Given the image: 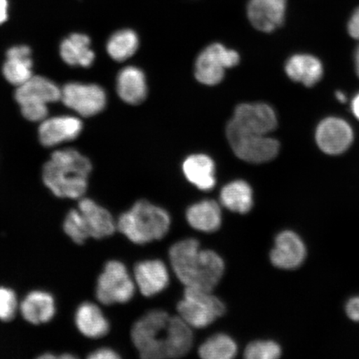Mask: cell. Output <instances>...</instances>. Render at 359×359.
<instances>
[{"mask_svg":"<svg viewBox=\"0 0 359 359\" xmlns=\"http://www.w3.org/2000/svg\"><path fill=\"white\" fill-rule=\"evenodd\" d=\"M78 209L83 215L90 238L102 239L114 235L118 230L116 222L106 208L92 199H79Z\"/></svg>","mask_w":359,"mask_h":359,"instance_id":"cell-16","label":"cell"},{"mask_svg":"<svg viewBox=\"0 0 359 359\" xmlns=\"http://www.w3.org/2000/svg\"><path fill=\"white\" fill-rule=\"evenodd\" d=\"M6 57L3 74L8 83L19 87L33 77V61L29 47L25 45L12 47L7 51Z\"/></svg>","mask_w":359,"mask_h":359,"instance_id":"cell-19","label":"cell"},{"mask_svg":"<svg viewBox=\"0 0 359 359\" xmlns=\"http://www.w3.org/2000/svg\"><path fill=\"white\" fill-rule=\"evenodd\" d=\"M285 72L290 79L307 87H312L320 82L324 74L321 62L308 55L292 56L286 62Z\"/></svg>","mask_w":359,"mask_h":359,"instance_id":"cell-24","label":"cell"},{"mask_svg":"<svg viewBox=\"0 0 359 359\" xmlns=\"http://www.w3.org/2000/svg\"><path fill=\"white\" fill-rule=\"evenodd\" d=\"M19 303L15 291L0 287V320L8 322L15 317Z\"/></svg>","mask_w":359,"mask_h":359,"instance_id":"cell-31","label":"cell"},{"mask_svg":"<svg viewBox=\"0 0 359 359\" xmlns=\"http://www.w3.org/2000/svg\"><path fill=\"white\" fill-rule=\"evenodd\" d=\"M138 47L137 34L131 29H123L111 36L107 43V51L112 60L124 62L135 55Z\"/></svg>","mask_w":359,"mask_h":359,"instance_id":"cell-27","label":"cell"},{"mask_svg":"<svg viewBox=\"0 0 359 359\" xmlns=\"http://www.w3.org/2000/svg\"><path fill=\"white\" fill-rule=\"evenodd\" d=\"M75 324L80 333L90 339H100L109 333L110 325L97 304L85 302L75 314Z\"/></svg>","mask_w":359,"mask_h":359,"instance_id":"cell-22","label":"cell"},{"mask_svg":"<svg viewBox=\"0 0 359 359\" xmlns=\"http://www.w3.org/2000/svg\"><path fill=\"white\" fill-rule=\"evenodd\" d=\"M20 309L22 318L30 324H45L55 316V299L47 292L33 291L22 300Z\"/></svg>","mask_w":359,"mask_h":359,"instance_id":"cell-20","label":"cell"},{"mask_svg":"<svg viewBox=\"0 0 359 359\" xmlns=\"http://www.w3.org/2000/svg\"><path fill=\"white\" fill-rule=\"evenodd\" d=\"M188 223L195 230L212 233L222 226L221 206L213 200H204L190 206L187 210Z\"/></svg>","mask_w":359,"mask_h":359,"instance_id":"cell-23","label":"cell"},{"mask_svg":"<svg viewBox=\"0 0 359 359\" xmlns=\"http://www.w3.org/2000/svg\"><path fill=\"white\" fill-rule=\"evenodd\" d=\"M237 352V345L230 336L217 334L202 344L198 353L205 359H231Z\"/></svg>","mask_w":359,"mask_h":359,"instance_id":"cell-28","label":"cell"},{"mask_svg":"<svg viewBox=\"0 0 359 359\" xmlns=\"http://www.w3.org/2000/svg\"><path fill=\"white\" fill-rule=\"evenodd\" d=\"M90 46L91 40L86 34H71L60 45L62 60L70 66L88 67L95 60V53Z\"/></svg>","mask_w":359,"mask_h":359,"instance_id":"cell-25","label":"cell"},{"mask_svg":"<svg viewBox=\"0 0 359 359\" xmlns=\"http://www.w3.org/2000/svg\"><path fill=\"white\" fill-rule=\"evenodd\" d=\"M306 257V248L296 233L285 231L276 238L271 252V263L282 269H294L302 266Z\"/></svg>","mask_w":359,"mask_h":359,"instance_id":"cell-13","label":"cell"},{"mask_svg":"<svg viewBox=\"0 0 359 359\" xmlns=\"http://www.w3.org/2000/svg\"><path fill=\"white\" fill-rule=\"evenodd\" d=\"M348 29L352 38L359 40V8L353 12L348 22Z\"/></svg>","mask_w":359,"mask_h":359,"instance_id":"cell-34","label":"cell"},{"mask_svg":"<svg viewBox=\"0 0 359 359\" xmlns=\"http://www.w3.org/2000/svg\"><path fill=\"white\" fill-rule=\"evenodd\" d=\"M132 340L141 358H177L187 355L193 344L191 327L180 316L154 309L135 323Z\"/></svg>","mask_w":359,"mask_h":359,"instance_id":"cell-1","label":"cell"},{"mask_svg":"<svg viewBox=\"0 0 359 359\" xmlns=\"http://www.w3.org/2000/svg\"><path fill=\"white\" fill-rule=\"evenodd\" d=\"M61 89L64 104L84 118L100 114L105 109L106 93L97 84L69 83Z\"/></svg>","mask_w":359,"mask_h":359,"instance_id":"cell-9","label":"cell"},{"mask_svg":"<svg viewBox=\"0 0 359 359\" xmlns=\"http://www.w3.org/2000/svg\"><path fill=\"white\" fill-rule=\"evenodd\" d=\"M287 0H250L247 13L255 29L271 33L285 21Z\"/></svg>","mask_w":359,"mask_h":359,"instance_id":"cell-14","label":"cell"},{"mask_svg":"<svg viewBox=\"0 0 359 359\" xmlns=\"http://www.w3.org/2000/svg\"><path fill=\"white\" fill-rule=\"evenodd\" d=\"M355 66H356L357 74L359 77V45L355 51Z\"/></svg>","mask_w":359,"mask_h":359,"instance_id":"cell-39","label":"cell"},{"mask_svg":"<svg viewBox=\"0 0 359 359\" xmlns=\"http://www.w3.org/2000/svg\"><path fill=\"white\" fill-rule=\"evenodd\" d=\"M120 356L111 348H100L88 356L90 359H116Z\"/></svg>","mask_w":359,"mask_h":359,"instance_id":"cell-33","label":"cell"},{"mask_svg":"<svg viewBox=\"0 0 359 359\" xmlns=\"http://www.w3.org/2000/svg\"><path fill=\"white\" fill-rule=\"evenodd\" d=\"M116 226L129 241L143 245L163 239L168 234L170 217L167 210L142 200L121 215Z\"/></svg>","mask_w":359,"mask_h":359,"instance_id":"cell-4","label":"cell"},{"mask_svg":"<svg viewBox=\"0 0 359 359\" xmlns=\"http://www.w3.org/2000/svg\"><path fill=\"white\" fill-rule=\"evenodd\" d=\"M8 0H0V25L8 19Z\"/></svg>","mask_w":359,"mask_h":359,"instance_id":"cell-36","label":"cell"},{"mask_svg":"<svg viewBox=\"0 0 359 359\" xmlns=\"http://www.w3.org/2000/svg\"><path fill=\"white\" fill-rule=\"evenodd\" d=\"M281 355L279 344L273 341H255L246 347L244 357L248 359H276Z\"/></svg>","mask_w":359,"mask_h":359,"instance_id":"cell-30","label":"cell"},{"mask_svg":"<svg viewBox=\"0 0 359 359\" xmlns=\"http://www.w3.org/2000/svg\"><path fill=\"white\" fill-rule=\"evenodd\" d=\"M183 173L188 182L201 191H210L215 186L214 161L205 154L188 156L182 165Z\"/></svg>","mask_w":359,"mask_h":359,"instance_id":"cell-21","label":"cell"},{"mask_svg":"<svg viewBox=\"0 0 359 359\" xmlns=\"http://www.w3.org/2000/svg\"><path fill=\"white\" fill-rule=\"evenodd\" d=\"M226 137L235 154L247 163H268L279 154L280 143L276 139L246 131L231 120L227 124Z\"/></svg>","mask_w":359,"mask_h":359,"instance_id":"cell-5","label":"cell"},{"mask_svg":"<svg viewBox=\"0 0 359 359\" xmlns=\"http://www.w3.org/2000/svg\"><path fill=\"white\" fill-rule=\"evenodd\" d=\"M242 129L255 133L267 135L277 128L276 111L266 103H242L235 109L231 119Z\"/></svg>","mask_w":359,"mask_h":359,"instance_id":"cell-10","label":"cell"},{"mask_svg":"<svg viewBox=\"0 0 359 359\" xmlns=\"http://www.w3.org/2000/svg\"><path fill=\"white\" fill-rule=\"evenodd\" d=\"M116 91L121 100L131 105L140 104L146 100L147 85L144 73L137 67L128 66L119 72Z\"/></svg>","mask_w":359,"mask_h":359,"instance_id":"cell-18","label":"cell"},{"mask_svg":"<svg viewBox=\"0 0 359 359\" xmlns=\"http://www.w3.org/2000/svg\"><path fill=\"white\" fill-rule=\"evenodd\" d=\"M316 137L318 147L325 154L339 155L351 146L353 133L343 119L330 118L318 126Z\"/></svg>","mask_w":359,"mask_h":359,"instance_id":"cell-11","label":"cell"},{"mask_svg":"<svg viewBox=\"0 0 359 359\" xmlns=\"http://www.w3.org/2000/svg\"><path fill=\"white\" fill-rule=\"evenodd\" d=\"M346 312L352 320L359 322V296L349 300L346 306Z\"/></svg>","mask_w":359,"mask_h":359,"instance_id":"cell-35","label":"cell"},{"mask_svg":"<svg viewBox=\"0 0 359 359\" xmlns=\"http://www.w3.org/2000/svg\"><path fill=\"white\" fill-rule=\"evenodd\" d=\"M240 55L221 43H212L202 51L196 61L195 76L202 84L214 86L222 82L224 69L239 65Z\"/></svg>","mask_w":359,"mask_h":359,"instance_id":"cell-8","label":"cell"},{"mask_svg":"<svg viewBox=\"0 0 359 359\" xmlns=\"http://www.w3.org/2000/svg\"><path fill=\"white\" fill-rule=\"evenodd\" d=\"M352 110L354 116L359 120V93L353 98L352 102Z\"/></svg>","mask_w":359,"mask_h":359,"instance_id":"cell-37","label":"cell"},{"mask_svg":"<svg viewBox=\"0 0 359 359\" xmlns=\"http://www.w3.org/2000/svg\"><path fill=\"white\" fill-rule=\"evenodd\" d=\"M169 257L178 280L186 287L212 291L224 275L222 258L213 250H201L195 239L173 245Z\"/></svg>","mask_w":359,"mask_h":359,"instance_id":"cell-2","label":"cell"},{"mask_svg":"<svg viewBox=\"0 0 359 359\" xmlns=\"http://www.w3.org/2000/svg\"><path fill=\"white\" fill-rule=\"evenodd\" d=\"M212 291L186 287L183 299L177 304L179 316L196 329L212 325L226 312V307Z\"/></svg>","mask_w":359,"mask_h":359,"instance_id":"cell-6","label":"cell"},{"mask_svg":"<svg viewBox=\"0 0 359 359\" xmlns=\"http://www.w3.org/2000/svg\"><path fill=\"white\" fill-rule=\"evenodd\" d=\"M83 130V123L73 116H58L46 118L39 128V141L47 147H55L77 138Z\"/></svg>","mask_w":359,"mask_h":359,"instance_id":"cell-12","label":"cell"},{"mask_svg":"<svg viewBox=\"0 0 359 359\" xmlns=\"http://www.w3.org/2000/svg\"><path fill=\"white\" fill-rule=\"evenodd\" d=\"M136 286L127 267L118 260H111L98 277L97 299L104 305L127 303L133 297Z\"/></svg>","mask_w":359,"mask_h":359,"instance_id":"cell-7","label":"cell"},{"mask_svg":"<svg viewBox=\"0 0 359 359\" xmlns=\"http://www.w3.org/2000/svg\"><path fill=\"white\" fill-rule=\"evenodd\" d=\"M219 199L224 208L231 212L246 214L253 206V191L248 183L237 180L222 188Z\"/></svg>","mask_w":359,"mask_h":359,"instance_id":"cell-26","label":"cell"},{"mask_svg":"<svg viewBox=\"0 0 359 359\" xmlns=\"http://www.w3.org/2000/svg\"><path fill=\"white\" fill-rule=\"evenodd\" d=\"M91 161L74 149L57 150L43 168V181L60 198L81 199L88 189Z\"/></svg>","mask_w":359,"mask_h":359,"instance_id":"cell-3","label":"cell"},{"mask_svg":"<svg viewBox=\"0 0 359 359\" xmlns=\"http://www.w3.org/2000/svg\"><path fill=\"white\" fill-rule=\"evenodd\" d=\"M64 230L67 236L76 244L82 245L90 236L82 214L79 209L71 210L67 214L64 222Z\"/></svg>","mask_w":359,"mask_h":359,"instance_id":"cell-29","label":"cell"},{"mask_svg":"<svg viewBox=\"0 0 359 359\" xmlns=\"http://www.w3.org/2000/svg\"><path fill=\"white\" fill-rule=\"evenodd\" d=\"M336 97L337 100H338L340 102H345L347 101L346 95H345V94L342 92H337Z\"/></svg>","mask_w":359,"mask_h":359,"instance_id":"cell-38","label":"cell"},{"mask_svg":"<svg viewBox=\"0 0 359 359\" xmlns=\"http://www.w3.org/2000/svg\"><path fill=\"white\" fill-rule=\"evenodd\" d=\"M134 279L141 293L146 297H151L167 288L169 273L161 260H145L135 266Z\"/></svg>","mask_w":359,"mask_h":359,"instance_id":"cell-15","label":"cell"},{"mask_svg":"<svg viewBox=\"0 0 359 359\" xmlns=\"http://www.w3.org/2000/svg\"><path fill=\"white\" fill-rule=\"evenodd\" d=\"M20 109L22 116L30 122H43L48 118V105L37 104V103H24Z\"/></svg>","mask_w":359,"mask_h":359,"instance_id":"cell-32","label":"cell"},{"mask_svg":"<svg viewBox=\"0 0 359 359\" xmlns=\"http://www.w3.org/2000/svg\"><path fill=\"white\" fill-rule=\"evenodd\" d=\"M62 89L53 81L42 76H33L21 86L17 87L15 97L20 105L24 103H48L61 100Z\"/></svg>","mask_w":359,"mask_h":359,"instance_id":"cell-17","label":"cell"}]
</instances>
